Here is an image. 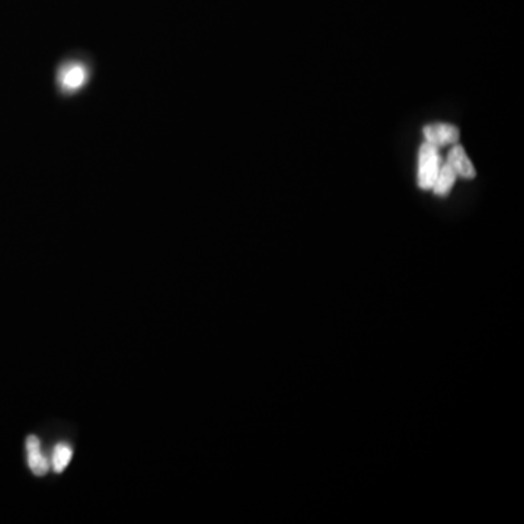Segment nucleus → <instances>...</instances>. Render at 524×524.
Returning <instances> with one entry per match:
<instances>
[{"label": "nucleus", "instance_id": "nucleus-1", "mask_svg": "<svg viewBox=\"0 0 524 524\" xmlns=\"http://www.w3.org/2000/svg\"><path fill=\"white\" fill-rule=\"evenodd\" d=\"M443 162L444 160L439 148L427 141L419 146L417 160V184L421 189H424V191L431 189Z\"/></svg>", "mask_w": 524, "mask_h": 524}, {"label": "nucleus", "instance_id": "nucleus-2", "mask_svg": "<svg viewBox=\"0 0 524 524\" xmlns=\"http://www.w3.org/2000/svg\"><path fill=\"white\" fill-rule=\"evenodd\" d=\"M422 136L424 141L440 149L459 143L460 130L450 123H430L422 127Z\"/></svg>", "mask_w": 524, "mask_h": 524}, {"label": "nucleus", "instance_id": "nucleus-3", "mask_svg": "<svg viewBox=\"0 0 524 524\" xmlns=\"http://www.w3.org/2000/svg\"><path fill=\"white\" fill-rule=\"evenodd\" d=\"M444 162L453 169V172L457 175V178L463 180H473L476 177V169L469 159L468 153H466L463 146L459 143L450 146V150L446 156Z\"/></svg>", "mask_w": 524, "mask_h": 524}, {"label": "nucleus", "instance_id": "nucleus-4", "mask_svg": "<svg viewBox=\"0 0 524 524\" xmlns=\"http://www.w3.org/2000/svg\"><path fill=\"white\" fill-rule=\"evenodd\" d=\"M25 447H26L29 469H31L33 473L37 476L46 475L50 469V460L44 456V453L41 451L40 440L35 435H29L25 442Z\"/></svg>", "mask_w": 524, "mask_h": 524}, {"label": "nucleus", "instance_id": "nucleus-5", "mask_svg": "<svg viewBox=\"0 0 524 524\" xmlns=\"http://www.w3.org/2000/svg\"><path fill=\"white\" fill-rule=\"evenodd\" d=\"M456 180H457V175L453 172V169H451L446 162H443L439 173H437L435 181L431 186V191L439 197H446L451 191V188H453Z\"/></svg>", "mask_w": 524, "mask_h": 524}, {"label": "nucleus", "instance_id": "nucleus-6", "mask_svg": "<svg viewBox=\"0 0 524 524\" xmlns=\"http://www.w3.org/2000/svg\"><path fill=\"white\" fill-rule=\"evenodd\" d=\"M71 456H73V448L67 443L57 444L51 456L53 469L58 473L63 472L67 468V464L70 463Z\"/></svg>", "mask_w": 524, "mask_h": 524}, {"label": "nucleus", "instance_id": "nucleus-7", "mask_svg": "<svg viewBox=\"0 0 524 524\" xmlns=\"http://www.w3.org/2000/svg\"><path fill=\"white\" fill-rule=\"evenodd\" d=\"M86 80V70L82 66H71L63 75V86L66 89H76Z\"/></svg>", "mask_w": 524, "mask_h": 524}]
</instances>
